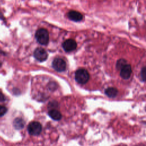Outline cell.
<instances>
[{
	"label": "cell",
	"mask_w": 146,
	"mask_h": 146,
	"mask_svg": "<svg viewBox=\"0 0 146 146\" xmlns=\"http://www.w3.org/2000/svg\"><path fill=\"white\" fill-rule=\"evenodd\" d=\"M36 41L42 45H47L49 42V34L48 31L43 28L38 29L35 34Z\"/></svg>",
	"instance_id": "obj_1"
},
{
	"label": "cell",
	"mask_w": 146,
	"mask_h": 146,
	"mask_svg": "<svg viewBox=\"0 0 146 146\" xmlns=\"http://www.w3.org/2000/svg\"><path fill=\"white\" fill-rule=\"evenodd\" d=\"M89 78V73L86 69L79 68L76 71L75 79L78 83L81 84H86L88 81Z\"/></svg>",
	"instance_id": "obj_2"
},
{
	"label": "cell",
	"mask_w": 146,
	"mask_h": 146,
	"mask_svg": "<svg viewBox=\"0 0 146 146\" xmlns=\"http://www.w3.org/2000/svg\"><path fill=\"white\" fill-rule=\"evenodd\" d=\"M42 125L38 121H32L27 126V131L31 135L37 136L42 132Z\"/></svg>",
	"instance_id": "obj_3"
},
{
	"label": "cell",
	"mask_w": 146,
	"mask_h": 146,
	"mask_svg": "<svg viewBox=\"0 0 146 146\" xmlns=\"http://www.w3.org/2000/svg\"><path fill=\"white\" fill-rule=\"evenodd\" d=\"M52 66L56 71L63 72L66 69V63L62 58H56L52 61Z\"/></svg>",
	"instance_id": "obj_4"
},
{
	"label": "cell",
	"mask_w": 146,
	"mask_h": 146,
	"mask_svg": "<svg viewBox=\"0 0 146 146\" xmlns=\"http://www.w3.org/2000/svg\"><path fill=\"white\" fill-rule=\"evenodd\" d=\"M34 56L37 60L39 62H43L47 59L48 54L44 48L38 47L34 52Z\"/></svg>",
	"instance_id": "obj_5"
},
{
	"label": "cell",
	"mask_w": 146,
	"mask_h": 146,
	"mask_svg": "<svg viewBox=\"0 0 146 146\" xmlns=\"http://www.w3.org/2000/svg\"><path fill=\"white\" fill-rule=\"evenodd\" d=\"M76 47L77 43L76 41L72 39H67L62 43V47L66 52H71L75 50Z\"/></svg>",
	"instance_id": "obj_6"
},
{
	"label": "cell",
	"mask_w": 146,
	"mask_h": 146,
	"mask_svg": "<svg viewBox=\"0 0 146 146\" xmlns=\"http://www.w3.org/2000/svg\"><path fill=\"white\" fill-rule=\"evenodd\" d=\"M120 76L124 79H128L130 78L132 74V67L130 64H126L120 70Z\"/></svg>",
	"instance_id": "obj_7"
},
{
	"label": "cell",
	"mask_w": 146,
	"mask_h": 146,
	"mask_svg": "<svg viewBox=\"0 0 146 146\" xmlns=\"http://www.w3.org/2000/svg\"><path fill=\"white\" fill-rule=\"evenodd\" d=\"M68 18L73 21L79 22L83 18V15L78 11L75 10H71L67 14Z\"/></svg>",
	"instance_id": "obj_8"
},
{
	"label": "cell",
	"mask_w": 146,
	"mask_h": 146,
	"mask_svg": "<svg viewBox=\"0 0 146 146\" xmlns=\"http://www.w3.org/2000/svg\"><path fill=\"white\" fill-rule=\"evenodd\" d=\"M48 114L49 116L54 120H59L62 118V114L60 112L55 109L50 110L48 112Z\"/></svg>",
	"instance_id": "obj_9"
},
{
	"label": "cell",
	"mask_w": 146,
	"mask_h": 146,
	"mask_svg": "<svg viewBox=\"0 0 146 146\" xmlns=\"http://www.w3.org/2000/svg\"><path fill=\"white\" fill-rule=\"evenodd\" d=\"M25 121L20 117H17L13 121V126L16 129H22L25 126Z\"/></svg>",
	"instance_id": "obj_10"
},
{
	"label": "cell",
	"mask_w": 146,
	"mask_h": 146,
	"mask_svg": "<svg viewBox=\"0 0 146 146\" xmlns=\"http://www.w3.org/2000/svg\"><path fill=\"white\" fill-rule=\"evenodd\" d=\"M105 94L109 98H115L118 94V90L115 87H108L105 90Z\"/></svg>",
	"instance_id": "obj_11"
},
{
	"label": "cell",
	"mask_w": 146,
	"mask_h": 146,
	"mask_svg": "<svg viewBox=\"0 0 146 146\" xmlns=\"http://www.w3.org/2000/svg\"><path fill=\"white\" fill-rule=\"evenodd\" d=\"M127 63V61L124 59H120L119 60H117V63H116V68L117 70H120L121 68L124 66H125Z\"/></svg>",
	"instance_id": "obj_12"
},
{
	"label": "cell",
	"mask_w": 146,
	"mask_h": 146,
	"mask_svg": "<svg viewBox=\"0 0 146 146\" xmlns=\"http://www.w3.org/2000/svg\"><path fill=\"white\" fill-rule=\"evenodd\" d=\"M7 111V108L2 105H0V117L3 116Z\"/></svg>",
	"instance_id": "obj_13"
},
{
	"label": "cell",
	"mask_w": 146,
	"mask_h": 146,
	"mask_svg": "<svg viewBox=\"0 0 146 146\" xmlns=\"http://www.w3.org/2000/svg\"><path fill=\"white\" fill-rule=\"evenodd\" d=\"M145 75H146V70H145V67H143L141 70V72H140V76L141 78V80L144 82L145 80Z\"/></svg>",
	"instance_id": "obj_14"
},
{
	"label": "cell",
	"mask_w": 146,
	"mask_h": 146,
	"mask_svg": "<svg viewBox=\"0 0 146 146\" xmlns=\"http://www.w3.org/2000/svg\"><path fill=\"white\" fill-rule=\"evenodd\" d=\"M5 98L4 95L2 94V93L0 92V101L3 102V101H5Z\"/></svg>",
	"instance_id": "obj_15"
},
{
	"label": "cell",
	"mask_w": 146,
	"mask_h": 146,
	"mask_svg": "<svg viewBox=\"0 0 146 146\" xmlns=\"http://www.w3.org/2000/svg\"><path fill=\"white\" fill-rule=\"evenodd\" d=\"M0 19H2V20H4V18L3 17V15L0 13Z\"/></svg>",
	"instance_id": "obj_16"
}]
</instances>
